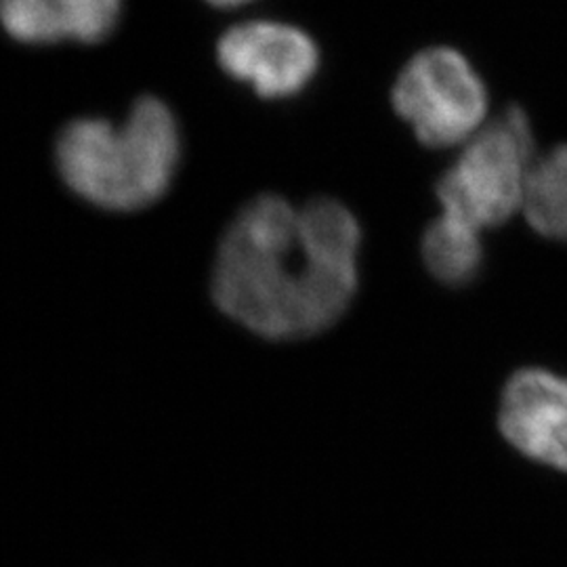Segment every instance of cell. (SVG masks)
I'll list each match as a JSON object with an SVG mask.
<instances>
[{"mask_svg": "<svg viewBox=\"0 0 567 567\" xmlns=\"http://www.w3.org/2000/svg\"><path fill=\"white\" fill-rule=\"evenodd\" d=\"M208 2L215 4V7L227 9V7H240V4H246V2H250V0H208Z\"/></svg>", "mask_w": 567, "mask_h": 567, "instance_id": "10", "label": "cell"}, {"mask_svg": "<svg viewBox=\"0 0 567 567\" xmlns=\"http://www.w3.org/2000/svg\"><path fill=\"white\" fill-rule=\"evenodd\" d=\"M217 60L231 79L250 84L265 100H288L318 74L320 49L290 23L248 21L219 39Z\"/></svg>", "mask_w": 567, "mask_h": 567, "instance_id": "5", "label": "cell"}, {"mask_svg": "<svg viewBox=\"0 0 567 567\" xmlns=\"http://www.w3.org/2000/svg\"><path fill=\"white\" fill-rule=\"evenodd\" d=\"M423 261L429 274L444 286L461 288L473 282L484 265L482 231L442 213L425 229Z\"/></svg>", "mask_w": 567, "mask_h": 567, "instance_id": "8", "label": "cell"}, {"mask_svg": "<svg viewBox=\"0 0 567 567\" xmlns=\"http://www.w3.org/2000/svg\"><path fill=\"white\" fill-rule=\"evenodd\" d=\"M522 210L547 240L567 243V143L538 156L527 177Z\"/></svg>", "mask_w": 567, "mask_h": 567, "instance_id": "9", "label": "cell"}, {"mask_svg": "<svg viewBox=\"0 0 567 567\" xmlns=\"http://www.w3.org/2000/svg\"><path fill=\"white\" fill-rule=\"evenodd\" d=\"M536 163L534 131L517 105L486 124L437 182L444 213L480 231L507 224L522 210L527 177Z\"/></svg>", "mask_w": 567, "mask_h": 567, "instance_id": "3", "label": "cell"}, {"mask_svg": "<svg viewBox=\"0 0 567 567\" xmlns=\"http://www.w3.org/2000/svg\"><path fill=\"white\" fill-rule=\"evenodd\" d=\"M182 156L179 124L156 97L135 102L121 126L103 118L70 122L58 137L61 179L105 210H142L168 192Z\"/></svg>", "mask_w": 567, "mask_h": 567, "instance_id": "2", "label": "cell"}, {"mask_svg": "<svg viewBox=\"0 0 567 567\" xmlns=\"http://www.w3.org/2000/svg\"><path fill=\"white\" fill-rule=\"evenodd\" d=\"M122 0H0V23L16 41L91 44L118 25Z\"/></svg>", "mask_w": 567, "mask_h": 567, "instance_id": "7", "label": "cell"}, {"mask_svg": "<svg viewBox=\"0 0 567 567\" xmlns=\"http://www.w3.org/2000/svg\"><path fill=\"white\" fill-rule=\"evenodd\" d=\"M360 244V224L339 200L295 206L265 194L225 231L213 299L227 318L269 341L320 334L358 295Z\"/></svg>", "mask_w": 567, "mask_h": 567, "instance_id": "1", "label": "cell"}, {"mask_svg": "<svg viewBox=\"0 0 567 567\" xmlns=\"http://www.w3.org/2000/svg\"><path fill=\"white\" fill-rule=\"evenodd\" d=\"M391 102L426 147H452L473 140L487 114V89L463 53L431 47L400 72Z\"/></svg>", "mask_w": 567, "mask_h": 567, "instance_id": "4", "label": "cell"}, {"mask_svg": "<svg viewBox=\"0 0 567 567\" xmlns=\"http://www.w3.org/2000/svg\"><path fill=\"white\" fill-rule=\"evenodd\" d=\"M498 425L529 461L567 473V377L524 368L505 385Z\"/></svg>", "mask_w": 567, "mask_h": 567, "instance_id": "6", "label": "cell"}]
</instances>
